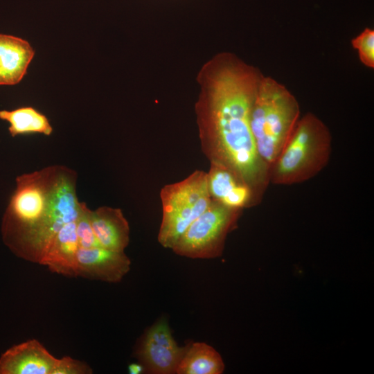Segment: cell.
Here are the masks:
<instances>
[{"instance_id": "6da1fadb", "label": "cell", "mask_w": 374, "mask_h": 374, "mask_svg": "<svg viewBox=\"0 0 374 374\" xmlns=\"http://www.w3.org/2000/svg\"><path fill=\"white\" fill-rule=\"evenodd\" d=\"M259 69L229 52L215 55L199 69L195 114L202 150L210 163L241 178L259 204L269 182V167L259 156L251 112L263 77Z\"/></svg>"}, {"instance_id": "7a4b0ae2", "label": "cell", "mask_w": 374, "mask_h": 374, "mask_svg": "<svg viewBox=\"0 0 374 374\" xmlns=\"http://www.w3.org/2000/svg\"><path fill=\"white\" fill-rule=\"evenodd\" d=\"M60 166L19 176L2 221L6 244L18 256L38 262L51 190Z\"/></svg>"}, {"instance_id": "3957f363", "label": "cell", "mask_w": 374, "mask_h": 374, "mask_svg": "<svg viewBox=\"0 0 374 374\" xmlns=\"http://www.w3.org/2000/svg\"><path fill=\"white\" fill-rule=\"evenodd\" d=\"M296 97L283 84L263 75L252 105L250 125L258 153L269 167L300 118Z\"/></svg>"}, {"instance_id": "277c9868", "label": "cell", "mask_w": 374, "mask_h": 374, "mask_svg": "<svg viewBox=\"0 0 374 374\" xmlns=\"http://www.w3.org/2000/svg\"><path fill=\"white\" fill-rule=\"evenodd\" d=\"M331 152L328 126L315 114H305L270 166V184L289 186L311 179L328 165Z\"/></svg>"}, {"instance_id": "5b68a950", "label": "cell", "mask_w": 374, "mask_h": 374, "mask_svg": "<svg viewBox=\"0 0 374 374\" xmlns=\"http://www.w3.org/2000/svg\"><path fill=\"white\" fill-rule=\"evenodd\" d=\"M160 198L162 218L158 242L162 247L172 249L212 202L207 172L195 170L181 181L164 186Z\"/></svg>"}, {"instance_id": "8992f818", "label": "cell", "mask_w": 374, "mask_h": 374, "mask_svg": "<svg viewBox=\"0 0 374 374\" xmlns=\"http://www.w3.org/2000/svg\"><path fill=\"white\" fill-rule=\"evenodd\" d=\"M242 211L212 199L207 209L189 226L171 249L177 255L193 259L220 256L226 238L237 226Z\"/></svg>"}, {"instance_id": "52a82bcc", "label": "cell", "mask_w": 374, "mask_h": 374, "mask_svg": "<svg viewBox=\"0 0 374 374\" xmlns=\"http://www.w3.org/2000/svg\"><path fill=\"white\" fill-rule=\"evenodd\" d=\"M187 345L179 346L175 340L169 325L161 319L143 334L136 355L145 371L152 374L176 373Z\"/></svg>"}, {"instance_id": "ba28073f", "label": "cell", "mask_w": 374, "mask_h": 374, "mask_svg": "<svg viewBox=\"0 0 374 374\" xmlns=\"http://www.w3.org/2000/svg\"><path fill=\"white\" fill-rule=\"evenodd\" d=\"M131 261L125 252L102 247L79 248L76 254V277L118 283L130 269Z\"/></svg>"}, {"instance_id": "9c48e42d", "label": "cell", "mask_w": 374, "mask_h": 374, "mask_svg": "<svg viewBox=\"0 0 374 374\" xmlns=\"http://www.w3.org/2000/svg\"><path fill=\"white\" fill-rule=\"evenodd\" d=\"M57 359L36 339L15 345L0 357V374H52Z\"/></svg>"}, {"instance_id": "30bf717a", "label": "cell", "mask_w": 374, "mask_h": 374, "mask_svg": "<svg viewBox=\"0 0 374 374\" xmlns=\"http://www.w3.org/2000/svg\"><path fill=\"white\" fill-rule=\"evenodd\" d=\"M208 186L212 199L236 209L257 204L250 187L228 168L210 163Z\"/></svg>"}, {"instance_id": "8fae6325", "label": "cell", "mask_w": 374, "mask_h": 374, "mask_svg": "<svg viewBox=\"0 0 374 374\" xmlns=\"http://www.w3.org/2000/svg\"><path fill=\"white\" fill-rule=\"evenodd\" d=\"M76 220L65 224L57 233L39 261L52 272L76 277V254L80 248Z\"/></svg>"}, {"instance_id": "7c38bea8", "label": "cell", "mask_w": 374, "mask_h": 374, "mask_svg": "<svg viewBox=\"0 0 374 374\" xmlns=\"http://www.w3.org/2000/svg\"><path fill=\"white\" fill-rule=\"evenodd\" d=\"M93 231L100 246L123 252L130 242V226L119 208L102 206L90 211Z\"/></svg>"}, {"instance_id": "4fadbf2b", "label": "cell", "mask_w": 374, "mask_h": 374, "mask_svg": "<svg viewBox=\"0 0 374 374\" xmlns=\"http://www.w3.org/2000/svg\"><path fill=\"white\" fill-rule=\"evenodd\" d=\"M34 55L35 51L26 40L0 34V85L19 83Z\"/></svg>"}, {"instance_id": "5bb4252c", "label": "cell", "mask_w": 374, "mask_h": 374, "mask_svg": "<svg viewBox=\"0 0 374 374\" xmlns=\"http://www.w3.org/2000/svg\"><path fill=\"white\" fill-rule=\"evenodd\" d=\"M224 364L220 354L204 342L187 345L177 366V374H221Z\"/></svg>"}, {"instance_id": "9a60e30c", "label": "cell", "mask_w": 374, "mask_h": 374, "mask_svg": "<svg viewBox=\"0 0 374 374\" xmlns=\"http://www.w3.org/2000/svg\"><path fill=\"white\" fill-rule=\"evenodd\" d=\"M0 119L9 123L8 131L12 137L33 133L49 136L53 132L47 117L32 107L1 110Z\"/></svg>"}, {"instance_id": "2e32d148", "label": "cell", "mask_w": 374, "mask_h": 374, "mask_svg": "<svg viewBox=\"0 0 374 374\" xmlns=\"http://www.w3.org/2000/svg\"><path fill=\"white\" fill-rule=\"evenodd\" d=\"M358 52L359 60L366 66L374 68V30L366 28L351 41Z\"/></svg>"}, {"instance_id": "e0dca14e", "label": "cell", "mask_w": 374, "mask_h": 374, "mask_svg": "<svg viewBox=\"0 0 374 374\" xmlns=\"http://www.w3.org/2000/svg\"><path fill=\"white\" fill-rule=\"evenodd\" d=\"M90 211L91 210L84 204L76 220V233L80 248L101 247L91 225Z\"/></svg>"}, {"instance_id": "ac0fdd59", "label": "cell", "mask_w": 374, "mask_h": 374, "mask_svg": "<svg viewBox=\"0 0 374 374\" xmlns=\"http://www.w3.org/2000/svg\"><path fill=\"white\" fill-rule=\"evenodd\" d=\"M92 369L86 363L71 357L57 359L52 374H90Z\"/></svg>"}, {"instance_id": "d6986e66", "label": "cell", "mask_w": 374, "mask_h": 374, "mask_svg": "<svg viewBox=\"0 0 374 374\" xmlns=\"http://www.w3.org/2000/svg\"><path fill=\"white\" fill-rule=\"evenodd\" d=\"M144 371V367L141 363H132L128 366V372L130 374H140Z\"/></svg>"}]
</instances>
